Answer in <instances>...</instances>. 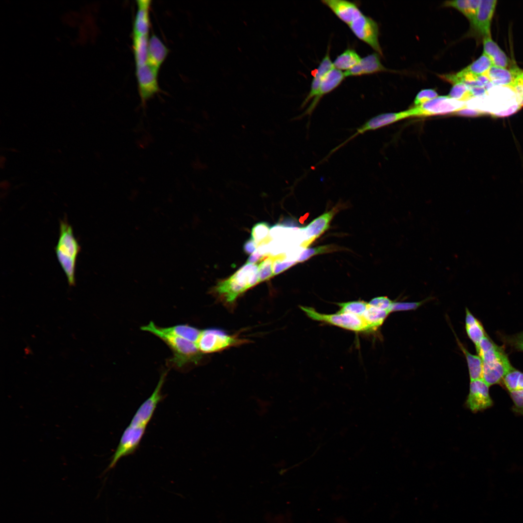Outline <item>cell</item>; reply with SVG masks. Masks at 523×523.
<instances>
[{
	"label": "cell",
	"mask_w": 523,
	"mask_h": 523,
	"mask_svg": "<svg viewBox=\"0 0 523 523\" xmlns=\"http://www.w3.org/2000/svg\"><path fill=\"white\" fill-rule=\"evenodd\" d=\"M391 71L381 63L380 55L374 52L361 58L360 62L350 70L344 72L345 77L361 76L381 72Z\"/></svg>",
	"instance_id": "17"
},
{
	"label": "cell",
	"mask_w": 523,
	"mask_h": 523,
	"mask_svg": "<svg viewBox=\"0 0 523 523\" xmlns=\"http://www.w3.org/2000/svg\"><path fill=\"white\" fill-rule=\"evenodd\" d=\"M473 97L482 96L487 92L484 87H476L469 88Z\"/></svg>",
	"instance_id": "49"
},
{
	"label": "cell",
	"mask_w": 523,
	"mask_h": 523,
	"mask_svg": "<svg viewBox=\"0 0 523 523\" xmlns=\"http://www.w3.org/2000/svg\"><path fill=\"white\" fill-rule=\"evenodd\" d=\"M286 255L284 253L273 256V270L274 276L277 275L297 263V261H285Z\"/></svg>",
	"instance_id": "37"
},
{
	"label": "cell",
	"mask_w": 523,
	"mask_h": 523,
	"mask_svg": "<svg viewBox=\"0 0 523 523\" xmlns=\"http://www.w3.org/2000/svg\"><path fill=\"white\" fill-rule=\"evenodd\" d=\"M321 2L348 26L362 14L356 3L344 0H323Z\"/></svg>",
	"instance_id": "15"
},
{
	"label": "cell",
	"mask_w": 523,
	"mask_h": 523,
	"mask_svg": "<svg viewBox=\"0 0 523 523\" xmlns=\"http://www.w3.org/2000/svg\"><path fill=\"white\" fill-rule=\"evenodd\" d=\"M520 108H521L519 105H514L507 110L493 114L492 116L494 117L508 116L517 111Z\"/></svg>",
	"instance_id": "48"
},
{
	"label": "cell",
	"mask_w": 523,
	"mask_h": 523,
	"mask_svg": "<svg viewBox=\"0 0 523 523\" xmlns=\"http://www.w3.org/2000/svg\"><path fill=\"white\" fill-rule=\"evenodd\" d=\"M438 95L437 92L434 90H422L415 96L414 103L416 106H420L437 97Z\"/></svg>",
	"instance_id": "40"
},
{
	"label": "cell",
	"mask_w": 523,
	"mask_h": 523,
	"mask_svg": "<svg viewBox=\"0 0 523 523\" xmlns=\"http://www.w3.org/2000/svg\"><path fill=\"white\" fill-rule=\"evenodd\" d=\"M476 351L482 361V379L489 386L501 384L505 376L514 368L504 349L487 335Z\"/></svg>",
	"instance_id": "1"
},
{
	"label": "cell",
	"mask_w": 523,
	"mask_h": 523,
	"mask_svg": "<svg viewBox=\"0 0 523 523\" xmlns=\"http://www.w3.org/2000/svg\"><path fill=\"white\" fill-rule=\"evenodd\" d=\"M513 402L512 411L523 416V390L509 392Z\"/></svg>",
	"instance_id": "43"
},
{
	"label": "cell",
	"mask_w": 523,
	"mask_h": 523,
	"mask_svg": "<svg viewBox=\"0 0 523 523\" xmlns=\"http://www.w3.org/2000/svg\"><path fill=\"white\" fill-rule=\"evenodd\" d=\"M457 342L466 358L470 381L482 379V361L478 355L471 354L457 338Z\"/></svg>",
	"instance_id": "26"
},
{
	"label": "cell",
	"mask_w": 523,
	"mask_h": 523,
	"mask_svg": "<svg viewBox=\"0 0 523 523\" xmlns=\"http://www.w3.org/2000/svg\"><path fill=\"white\" fill-rule=\"evenodd\" d=\"M257 283L258 264L246 262L229 278L218 282L214 292L225 303L232 305L240 295Z\"/></svg>",
	"instance_id": "3"
},
{
	"label": "cell",
	"mask_w": 523,
	"mask_h": 523,
	"mask_svg": "<svg viewBox=\"0 0 523 523\" xmlns=\"http://www.w3.org/2000/svg\"><path fill=\"white\" fill-rule=\"evenodd\" d=\"M58 260L64 272L69 285L76 284V264L80 246L66 219L61 220L58 242L55 247Z\"/></svg>",
	"instance_id": "4"
},
{
	"label": "cell",
	"mask_w": 523,
	"mask_h": 523,
	"mask_svg": "<svg viewBox=\"0 0 523 523\" xmlns=\"http://www.w3.org/2000/svg\"><path fill=\"white\" fill-rule=\"evenodd\" d=\"M337 211V208H333L314 219L306 227L302 228L301 229L306 231L309 238L304 241L300 246L307 248L312 242L327 230Z\"/></svg>",
	"instance_id": "16"
},
{
	"label": "cell",
	"mask_w": 523,
	"mask_h": 523,
	"mask_svg": "<svg viewBox=\"0 0 523 523\" xmlns=\"http://www.w3.org/2000/svg\"><path fill=\"white\" fill-rule=\"evenodd\" d=\"M160 327L163 332L172 335L196 342L201 330L187 324H178L168 327Z\"/></svg>",
	"instance_id": "28"
},
{
	"label": "cell",
	"mask_w": 523,
	"mask_h": 523,
	"mask_svg": "<svg viewBox=\"0 0 523 523\" xmlns=\"http://www.w3.org/2000/svg\"><path fill=\"white\" fill-rule=\"evenodd\" d=\"M273 256L265 258L259 265V283L269 279L274 276L273 270Z\"/></svg>",
	"instance_id": "36"
},
{
	"label": "cell",
	"mask_w": 523,
	"mask_h": 523,
	"mask_svg": "<svg viewBox=\"0 0 523 523\" xmlns=\"http://www.w3.org/2000/svg\"><path fill=\"white\" fill-rule=\"evenodd\" d=\"M510 88L516 93L518 105L521 108L523 107V71L518 75Z\"/></svg>",
	"instance_id": "39"
},
{
	"label": "cell",
	"mask_w": 523,
	"mask_h": 523,
	"mask_svg": "<svg viewBox=\"0 0 523 523\" xmlns=\"http://www.w3.org/2000/svg\"><path fill=\"white\" fill-rule=\"evenodd\" d=\"M136 67L139 94L144 108L147 102L159 91L157 80L158 71L147 63Z\"/></svg>",
	"instance_id": "12"
},
{
	"label": "cell",
	"mask_w": 523,
	"mask_h": 523,
	"mask_svg": "<svg viewBox=\"0 0 523 523\" xmlns=\"http://www.w3.org/2000/svg\"><path fill=\"white\" fill-rule=\"evenodd\" d=\"M249 342L248 339L237 335H230L223 330L213 328L201 330L196 344L201 354H206L219 352Z\"/></svg>",
	"instance_id": "5"
},
{
	"label": "cell",
	"mask_w": 523,
	"mask_h": 523,
	"mask_svg": "<svg viewBox=\"0 0 523 523\" xmlns=\"http://www.w3.org/2000/svg\"><path fill=\"white\" fill-rule=\"evenodd\" d=\"M166 377V372H163L153 393L138 408L129 425L146 428L154 415L157 405L163 399L161 389Z\"/></svg>",
	"instance_id": "11"
},
{
	"label": "cell",
	"mask_w": 523,
	"mask_h": 523,
	"mask_svg": "<svg viewBox=\"0 0 523 523\" xmlns=\"http://www.w3.org/2000/svg\"><path fill=\"white\" fill-rule=\"evenodd\" d=\"M148 42V35H133V46L136 67L147 63Z\"/></svg>",
	"instance_id": "29"
},
{
	"label": "cell",
	"mask_w": 523,
	"mask_h": 523,
	"mask_svg": "<svg viewBox=\"0 0 523 523\" xmlns=\"http://www.w3.org/2000/svg\"><path fill=\"white\" fill-rule=\"evenodd\" d=\"M454 114L457 115L467 117H478L487 115L492 116V113L490 112L474 108H468L467 106L454 112Z\"/></svg>",
	"instance_id": "45"
},
{
	"label": "cell",
	"mask_w": 523,
	"mask_h": 523,
	"mask_svg": "<svg viewBox=\"0 0 523 523\" xmlns=\"http://www.w3.org/2000/svg\"><path fill=\"white\" fill-rule=\"evenodd\" d=\"M464 102L446 96H438L420 106L410 109L411 116H429L455 112L465 107Z\"/></svg>",
	"instance_id": "9"
},
{
	"label": "cell",
	"mask_w": 523,
	"mask_h": 523,
	"mask_svg": "<svg viewBox=\"0 0 523 523\" xmlns=\"http://www.w3.org/2000/svg\"><path fill=\"white\" fill-rule=\"evenodd\" d=\"M496 2L495 0H481L478 7L472 27L484 37L491 36V23Z\"/></svg>",
	"instance_id": "18"
},
{
	"label": "cell",
	"mask_w": 523,
	"mask_h": 523,
	"mask_svg": "<svg viewBox=\"0 0 523 523\" xmlns=\"http://www.w3.org/2000/svg\"><path fill=\"white\" fill-rule=\"evenodd\" d=\"M267 255L263 254L259 249L253 253L248 258L247 262L255 264L260 260L266 258Z\"/></svg>",
	"instance_id": "47"
},
{
	"label": "cell",
	"mask_w": 523,
	"mask_h": 523,
	"mask_svg": "<svg viewBox=\"0 0 523 523\" xmlns=\"http://www.w3.org/2000/svg\"><path fill=\"white\" fill-rule=\"evenodd\" d=\"M444 6L453 7L470 20L471 18V9L469 6V0H457L446 1L443 4Z\"/></svg>",
	"instance_id": "38"
},
{
	"label": "cell",
	"mask_w": 523,
	"mask_h": 523,
	"mask_svg": "<svg viewBox=\"0 0 523 523\" xmlns=\"http://www.w3.org/2000/svg\"><path fill=\"white\" fill-rule=\"evenodd\" d=\"M522 71L518 68L511 70L492 66L485 73L493 85L506 86L510 87L516 77Z\"/></svg>",
	"instance_id": "22"
},
{
	"label": "cell",
	"mask_w": 523,
	"mask_h": 523,
	"mask_svg": "<svg viewBox=\"0 0 523 523\" xmlns=\"http://www.w3.org/2000/svg\"><path fill=\"white\" fill-rule=\"evenodd\" d=\"M137 11L133 24V35H148L150 28V0L137 1Z\"/></svg>",
	"instance_id": "21"
},
{
	"label": "cell",
	"mask_w": 523,
	"mask_h": 523,
	"mask_svg": "<svg viewBox=\"0 0 523 523\" xmlns=\"http://www.w3.org/2000/svg\"><path fill=\"white\" fill-rule=\"evenodd\" d=\"M465 329L469 338L474 343L476 348L487 335L481 323L466 308Z\"/></svg>",
	"instance_id": "24"
},
{
	"label": "cell",
	"mask_w": 523,
	"mask_h": 523,
	"mask_svg": "<svg viewBox=\"0 0 523 523\" xmlns=\"http://www.w3.org/2000/svg\"><path fill=\"white\" fill-rule=\"evenodd\" d=\"M447 96L461 102L468 101L474 97L470 89L463 83L454 84Z\"/></svg>",
	"instance_id": "34"
},
{
	"label": "cell",
	"mask_w": 523,
	"mask_h": 523,
	"mask_svg": "<svg viewBox=\"0 0 523 523\" xmlns=\"http://www.w3.org/2000/svg\"><path fill=\"white\" fill-rule=\"evenodd\" d=\"M340 308L338 313H345L361 316L367 309L368 303L362 301H353L337 303Z\"/></svg>",
	"instance_id": "32"
},
{
	"label": "cell",
	"mask_w": 523,
	"mask_h": 523,
	"mask_svg": "<svg viewBox=\"0 0 523 523\" xmlns=\"http://www.w3.org/2000/svg\"><path fill=\"white\" fill-rule=\"evenodd\" d=\"M334 67L330 56V46L320 62L318 68L314 71L313 77L311 83L310 90L302 104L304 107L316 94L320 84L325 75Z\"/></svg>",
	"instance_id": "19"
},
{
	"label": "cell",
	"mask_w": 523,
	"mask_h": 523,
	"mask_svg": "<svg viewBox=\"0 0 523 523\" xmlns=\"http://www.w3.org/2000/svg\"><path fill=\"white\" fill-rule=\"evenodd\" d=\"M393 301L386 296H378L371 299L368 303L369 306L386 310L389 312V308Z\"/></svg>",
	"instance_id": "44"
},
{
	"label": "cell",
	"mask_w": 523,
	"mask_h": 523,
	"mask_svg": "<svg viewBox=\"0 0 523 523\" xmlns=\"http://www.w3.org/2000/svg\"><path fill=\"white\" fill-rule=\"evenodd\" d=\"M169 49L155 34L149 39L147 63L157 70L166 59Z\"/></svg>",
	"instance_id": "20"
},
{
	"label": "cell",
	"mask_w": 523,
	"mask_h": 523,
	"mask_svg": "<svg viewBox=\"0 0 523 523\" xmlns=\"http://www.w3.org/2000/svg\"><path fill=\"white\" fill-rule=\"evenodd\" d=\"M501 384L509 393L523 390V372L514 368L505 376Z\"/></svg>",
	"instance_id": "30"
},
{
	"label": "cell",
	"mask_w": 523,
	"mask_h": 523,
	"mask_svg": "<svg viewBox=\"0 0 523 523\" xmlns=\"http://www.w3.org/2000/svg\"><path fill=\"white\" fill-rule=\"evenodd\" d=\"M389 313L388 310L378 308L368 304L367 309L361 317L367 324L369 332H372L379 328Z\"/></svg>",
	"instance_id": "25"
},
{
	"label": "cell",
	"mask_w": 523,
	"mask_h": 523,
	"mask_svg": "<svg viewBox=\"0 0 523 523\" xmlns=\"http://www.w3.org/2000/svg\"><path fill=\"white\" fill-rule=\"evenodd\" d=\"M338 249L337 246L332 245L318 246L315 247L307 248L300 255L297 259V262H303L316 255L329 253Z\"/></svg>",
	"instance_id": "35"
},
{
	"label": "cell",
	"mask_w": 523,
	"mask_h": 523,
	"mask_svg": "<svg viewBox=\"0 0 523 523\" xmlns=\"http://www.w3.org/2000/svg\"><path fill=\"white\" fill-rule=\"evenodd\" d=\"M345 77L344 72L341 71L335 68L331 69L323 79L312 101L301 117L305 115L310 116L321 99L338 88Z\"/></svg>",
	"instance_id": "14"
},
{
	"label": "cell",
	"mask_w": 523,
	"mask_h": 523,
	"mask_svg": "<svg viewBox=\"0 0 523 523\" xmlns=\"http://www.w3.org/2000/svg\"><path fill=\"white\" fill-rule=\"evenodd\" d=\"M256 244L251 237L247 240L243 245V250L246 254H250L254 252L256 249Z\"/></svg>",
	"instance_id": "46"
},
{
	"label": "cell",
	"mask_w": 523,
	"mask_h": 523,
	"mask_svg": "<svg viewBox=\"0 0 523 523\" xmlns=\"http://www.w3.org/2000/svg\"><path fill=\"white\" fill-rule=\"evenodd\" d=\"M301 309L311 319L336 326L356 332H369V328L361 316L338 313L324 314L318 312L315 308L307 306H300Z\"/></svg>",
	"instance_id": "6"
},
{
	"label": "cell",
	"mask_w": 523,
	"mask_h": 523,
	"mask_svg": "<svg viewBox=\"0 0 523 523\" xmlns=\"http://www.w3.org/2000/svg\"><path fill=\"white\" fill-rule=\"evenodd\" d=\"M503 340L513 349L523 352V331L519 333L503 337Z\"/></svg>",
	"instance_id": "41"
},
{
	"label": "cell",
	"mask_w": 523,
	"mask_h": 523,
	"mask_svg": "<svg viewBox=\"0 0 523 523\" xmlns=\"http://www.w3.org/2000/svg\"><path fill=\"white\" fill-rule=\"evenodd\" d=\"M426 300L417 302H393L390 308V313L394 311L415 310Z\"/></svg>",
	"instance_id": "42"
},
{
	"label": "cell",
	"mask_w": 523,
	"mask_h": 523,
	"mask_svg": "<svg viewBox=\"0 0 523 523\" xmlns=\"http://www.w3.org/2000/svg\"><path fill=\"white\" fill-rule=\"evenodd\" d=\"M270 230L269 225L265 222H258L253 226L251 238L257 246L266 244L270 240L269 237Z\"/></svg>",
	"instance_id": "33"
},
{
	"label": "cell",
	"mask_w": 523,
	"mask_h": 523,
	"mask_svg": "<svg viewBox=\"0 0 523 523\" xmlns=\"http://www.w3.org/2000/svg\"><path fill=\"white\" fill-rule=\"evenodd\" d=\"M492 66L490 58L484 53L476 61L463 69V70L476 76L485 74Z\"/></svg>",
	"instance_id": "31"
},
{
	"label": "cell",
	"mask_w": 523,
	"mask_h": 523,
	"mask_svg": "<svg viewBox=\"0 0 523 523\" xmlns=\"http://www.w3.org/2000/svg\"><path fill=\"white\" fill-rule=\"evenodd\" d=\"M348 27L359 40L370 46L376 52L383 56L379 42V30L377 22L363 13L352 22Z\"/></svg>",
	"instance_id": "7"
},
{
	"label": "cell",
	"mask_w": 523,
	"mask_h": 523,
	"mask_svg": "<svg viewBox=\"0 0 523 523\" xmlns=\"http://www.w3.org/2000/svg\"><path fill=\"white\" fill-rule=\"evenodd\" d=\"M146 428L129 425L123 431L120 442L105 472L113 468L123 457L132 454L138 448Z\"/></svg>",
	"instance_id": "8"
},
{
	"label": "cell",
	"mask_w": 523,
	"mask_h": 523,
	"mask_svg": "<svg viewBox=\"0 0 523 523\" xmlns=\"http://www.w3.org/2000/svg\"><path fill=\"white\" fill-rule=\"evenodd\" d=\"M361 59L354 49L348 48L337 56L333 63L335 68L346 71L357 65Z\"/></svg>",
	"instance_id": "27"
},
{
	"label": "cell",
	"mask_w": 523,
	"mask_h": 523,
	"mask_svg": "<svg viewBox=\"0 0 523 523\" xmlns=\"http://www.w3.org/2000/svg\"><path fill=\"white\" fill-rule=\"evenodd\" d=\"M409 117H411L409 109L400 112L382 113L369 119L362 125L358 127L354 134L333 149L325 157V159L358 135L364 134L367 131L376 130Z\"/></svg>",
	"instance_id": "10"
},
{
	"label": "cell",
	"mask_w": 523,
	"mask_h": 523,
	"mask_svg": "<svg viewBox=\"0 0 523 523\" xmlns=\"http://www.w3.org/2000/svg\"><path fill=\"white\" fill-rule=\"evenodd\" d=\"M489 387L482 379L470 381L469 393L465 404L472 412L477 413L492 406Z\"/></svg>",
	"instance_id": "13"
},
{
	"label": "cell",
	"mask_w": 523,
	"mask_h": 523,
	"mask_svg": "<svg viewBox=\"0 0 523 523\" xmlns=\"http://www.w3.org/2000/svg\"><path fill=\"white\" fill-rule=\"evenodd\" d=\"M484 52L492 61V65L506 68L508 63L506 54L500 48L491 36L485 37L483 40Z\"/></svg>",
	"instance_id": "23"
},
{
	"label": "cell",
	"mask_w": 523,
	"mask_h": 523,
	"mask_svg": "<svg viewBox=\"0 0 523 523\" xmlns=\"http://www.w3.org/2000/svg\"><path fill=\"white\" fill-rule=\"evenodd\" d=\"M140 328L158 337L169 347L173 354L169 360L171 366L182 369L190 364H197L201 359L202 354L198 350L195 342L165 333L153 322Z\"/></svg>",
	"instance_id": "2"
}]
</instances>
